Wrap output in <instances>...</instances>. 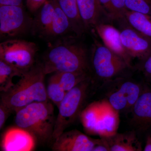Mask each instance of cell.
<instances>
[{
  "label": "cell",
  "instance_id": "cell-1",
  "mask_svg": "<svg viewBox=\"0 0 151 151\" xmlns=\"http://www.w3.org/2000/svg\"><path fill=\"white\" fill-rule=\"evenodd\" d=\"M82 37L72 35L57 39L40 62L46 75L57 72L90 74V50L81 40Z\"/></svg>",
  "mask_w": 151,
  "mask_h": 151
},
{
  "label": "cell",
  "instance_id": "cell-2",
  "mask_svg": "<svg viewBox=\"0 0 151 151\" xmlns=\"http://www.w3.org/2000/svg\"><path fill=\"white\" fill-rule=\"evenodd\" d=\"M45 76L40 63H35L16 84L1 92V103L12 113H16L31 103L49 101L45 84Z\"/></svg>",
  "mask_w": 151,
  "mask_h": 151
},
{
  "label": "cell",
  "instance_id": "cell-3",
  "mask_svg": "<svg viewBox=\"0 0 151 151\" xmlns=\"http://www.w3.org/2000/svg\"><path fill=\"white\" fill-rule=\"evenodd\" d=\"M54 107L49 101L35 102L16 113L17 127L26 130L36 142L45 144L52 139L55 122Z\"/></svg>",
  "mask_w": 151,
  "mask_h": 151
},
{
  "label": "cell",
  "instance_id": "cell-4",
  "mask_svg": "<svg viewBox=\"0 0 151 151\" xmlns=\"http://www.w3.org/2000/svg\"><path fill=\"white\" fill-rule=\"evenodd\" d=\"M91 34L93 42L90 50L89 65L92 81L97 79L103 83L127 76L128 70H133L123 58L105 46L94 30Z\"/></svg>",
  "mask_w": 151,
  "mask_h": 151
},
{
  "label": "cell",
  "instance_id": "cell-5",
  "mask_svg": "<svg viewBox=\"0 0 151 151\" xmlns=\"http://www.w3.org/2000/svg\"><path fill=\"white\" fill-rule=\"evenodd\" d=\"M92 84L90 76L66 93L58 108L52 139L55 140L80 118Z\"/></svg>",
  "mask_w": 151,
  "mask_h": 151
},
{
  "label": "cell",
  "instance_id": "cell-6",
  "mask_svg": "<svg viewBox=\"0 0 151 151\" xmlns=\"http://www.w3.org/2000/svg\"><path fill=\"white\" fill-rule=\"evenodd\" d=\"M144 84L129 76H119L102 84L105 100L119 113L129 114L142 91Z\"/></svg>",
  "mask_w": 151,
  "mask_h": 151
},
{
  "label": "cell",
  "instance_id": "cell-7",
  "mask_svg": "<svg viewBox=\"0 0 151 151\" xmlns=\"http://www.w3.org/2000/svg\"><path fill=\"white\" fill-rule=\"evenodd\" d=\"M37 50V45L32 42L9 39L0 44V59L24 74L35 64Z\"/></svg>",
  "mask_w": 151,
  "mask_h": 151
},
{
  "label": "cell",
  "instance_id": "cell-8",
  "mask_svg": "<svg viewBox=\"0 0 151 151\" xmlns=\"http://www.w3.org/2000/svg\"><path fill=\"white\" fill-rule=\"evenodd\" d=\"M33 22L23 6L0 5L1 39L17 38L31 33Z\"/></svg>",
  "mask_w": 151,
  "mask_h": 151
},
{
  "label": "cell",
  "instance_id": "cell-9",
  "mask_svg": "<svg viewBox=\"0 0 151 151\" xmlns=\"http://www.w3.org/2000/svg\"><path fill=\"white\" fill-rule=\"evenodd\" d=\"M113 24L119 30L123 46L133 60L137 58L142 60L151 52V39L131 27L125 17Z\"/></svg>",
  "mask_w": 151,
  "mask_h": 151
},
{
  "label": "cell",
  "instance_id": "cell-10",
  "mask_svg": "<svg viewBox=\"0 0 151 151\" xmlns=\"http://www.w3.org/2000/svg\"><path fill=\"white\" fill-rule=\"evenodd\" d=\"M130 114V126L138 135L151 130V88L144 84L142 91L132 107Z\"/></svg>",
  "mask_w": 151,
  "mask_h": 151
},
{
  "label": "cell",
  "instance_id": "cell-11",
  "mask_svg": "<svg viewBox=\"0 0 151 151\" xmlns=\"http://www.w3.org/2000/svg\"><path fill=\"white\" fill-rule=\"evenodd\" d=\"M96 139H92L78 130L64 132L55 140L53 151H92Z\"/></svg>",
  "mask_w": 151,
  "mask_h": 151
},
{
  "label": "cell",
  "instance_id": "cell-12",
  "mask_svg": "<svg viewBox=\"0 0 151 151\" xmlns=\"http://www.w3.org/2000/svg\"><path fill=\"white\" fill-rule=\"evenodd\" d=\"M93 30L105 46L123 58L132 70H134L132 58L122 44L119 30L112 23L99 24Z\"/></svg>",
  "mask_w": 151,
  "mask_h": 151
},
{
  "label": "cell",
  "instance_id": "cell-13",
  "mask_svg": "<svg viewBox=\"0 0 151 151\" xmlns=\"http://www.w3.org/2000/svg\"><path fill=\"white\" fill-rule=\"evenodd\" d=\"M36 142L30 133L17 126L5 132L1 142V149L4 151H33L35 148Z\"/></svg>",
  "mask_w": 151,
  "mask_h": 151
},
{
  "label": "cell",
  "instance_id": "cell-14",
  "mask_svg": "<svg viewBox=\"0 0 151 151\" xmlns=\"http://www.w3.org/2000/svg\"><path fill=\"white\" fill-rule=\"evenodd\" d=\"M77 1L80 17L86 32H91L99 24L111 22L99 0H77Z\"/></svg>",
  "mask_w": 151,
  "mask_h": 151
},
{
  "label": "cell",
  "instance_id": "cell-15",
  "mask_svg": "<svg viewBox=\"0 0 151 151\" xmlns=\"http://www.w3.org/2000/svg\"><path fill=\"white\" fill-rule=\"evenodd\" d=\"M119 113L106 100L99 102L95 134L106 137L116 134L119 125Z\"/></svg>",
  "mask_w": 151,
  "mask_h": 151
},
{
  "label": "cell",
  "instance_id": "cell-16",
  "mask_svg": "<svg viewBox=\"0 0 151 151\" xmlns=\"http://www.w3.org/2000/svg\"><path fill=\"white\" fill-rule=\"evenodd\" d=\"M104 137L108 143L110 151H142V143L134 130L116 133Z\"/></svg>",
  "mask_w": 151,
  "mask_h": 151
},
{
  "label": "cell",
  "instance_id": "cell-17",
  "mask_svg": "<svg viewBox=\"0 0 151 151\" xmlns=\"http://www.w3.org/2000/svg\"><path fill=\"white\" fill-rule=\"evenodd\" d=\"M36 12L33 18L31 33L45 38L54 18V0H47Z\"/></svg>",
  "mask_w": 151,
  "mask_h": 151
},
{
  "label": "cell",
  "instance_id": "cell-18",
  "mask_svg": "<svg viewBox=\"0 0 151 151\" xmlns=\"http://www.w3.org/2000/svg\"><path fill=\"white\" fill-rule=\"evenodd\" d=\"M70 20L73 33L82 37L86 32L78 11L77 0H55Z\"/></svg>",
  "mask_w": 151,
  "mask_h": 151
},
{
  "label": "cell",
  "instance_id": "cell-19",
  "mask_svg": "<svg viewBox=\"0 0 151 151\" xmlns=\"http://www.w3.org/2000/svg\"><path fill=\"white\" fill-rule=\"evenodd\" d=\"M54 1V18L45 38L48 39L60 38L65 36V35H66L69 32L74 34L69 19L58 5L55 0Z\"/></svg>",
  "mask_w": 151,
  "mask_h": 151
},
{
  "label": "cell",
  "instance_id": "cell-20",
  "mask_svg": "<svg viewBox=\"0 0 151 151\" xmlns=\"http://www.w3.org/2000/svg\"><path fill=\"white\" fill-rule=\"evenodd\" d=\"M124 17L131 27L151 39V15L127 10Z\"/></svg>",
  "mask_w": 151,
  "mask_h": 151
},
{
  "label": "cell",
  "instance_id": "cell-21",
  "mask_svg": "<svg viewBox=\"0 0 151 151\" xmlns=\"http://www.w3.org/2000/svg\"><path fill=\"white\" fill-rule=\"evenodd\" d=\"M104 12L112 23L124 18L127 11L126 0H99Z\"/></svg>",
  "mask_w": 151,
  "mask_h": 151
},
{
  "label": "cell",
  "instance_id": "cell-22",
  "mask_svg": "<svg viewBox=\"0 0 151 151\" xmlns=\"http://www.w3.org/2000/svg\"><path fill=\"white\" fill-rule=\"evenodd\" d=\"M23 75L19 70L9 63L0 59V91L6 92L14 84L12 80L15 76L21 77Z\"/></svg>",
  "mask_w": 151,
  "mask_h": 151
},
{
  "label": "cell",
  "instance_id": "cell-23",
  "mask_svg": "<svg viewBox=\"0 0 151 151\" xmlns=\"http://www.w3.org/2000/svg\"><path fill=\"white\" fill-rule=\"evenodd\" d=\"M99 111V102L91 103L84 108L80 116L81 123L86 132L95 134Z\"/></svg>",
  "mask_w": 151,
  "mask_h": 151
},
{
  "label": "cell",
  "instance_id": "cell-24",
  "mask_svg": "<svg viewBox=\"0 0 151 151\" xmlns=\"http://www.w3.org/2000/svg\"><path fill=\"white\" fill-rule=\"evenodd\" d=\"M57 76L63 88L67 92L91 76L89 73L57 72Z\"/></svg>",
  "mask_w": 151,
  "mask_h": 151
},
{
  "label": "cell",
  "instance_id": "cell-25",
  "mask_svg": "<svg viewBox=\"0 0 151 151\" xmlns=\"http://www.w3.org/2000/svg\"><path fill=\"white\" fill-rule=\"evenodd\" d=\"M46 89L49 99L53 102L58 108H59L67 92L60 83L56 73H54L49 78Z\"/></svg>",
  "mask_w": 151,
  "mask_h": 151
},
{
  "label": "cell",
  "instance_id": "cell-26",
  "mask_svg": "<svg viewBox=\"0 0 151 151\" xmlns=\"http://www.w3.org/2000/svg\"><path fill=\"white\" fill-rule=\"evenodd\" d=\"M128 10L151 15V0H126Z\"/></svg>",
  "mask_w": 151,
  "mask_h": 151
},
{
  "label": "cell",
  "instance_id": "cell-27",
  "mask_svg": "<svg viewBox=\"0 0 151 151\" xmlns=\"http://www.w3.org/2000/svg\"><path fill=\"white\" fill-rule=\"evenodd\" d=\"M134 69L140 71L148 82L151 78V52L144 59L138 61Z\"/></svg>",
  "mask_w": 151,
  "mask_h": 151
},
{
  "label": "cell",
  "instance_id": "cell-28",
  "mask_svg": "<svg viewBox=\"0 0 151 151\" xmlns=\"http://www.w3.org/2000/svg\"><path fill=\"white\" fill-rule=\"evenodd\" d=\"M47 0H26L28 9L31 13L36 12Z\"/></svg>",
  "mask_w": 151,
  "mask_h": 151
},
{
  "label": "cell",
  "instance_id": "cell-29",
  "mask_svg": "<svg viewBox=\"0 0 151 151\" xmlns=\"http://www.w3.org/2000/svg\"><path fill=\"white\" fill-rule=\"evenodd\" d=\"M12 112L3 103H0V129H1L6 123L8 117Z\"/></svg>",
  "mask_w": 151,
  "mask_h": 151
},
{
  "label": "cell",
  "instance_id": "cell-30",
  "mask_svg": "<svg viewBox=\"0 0 151 151\" xmlns=\"http://www.w3.org/2000/svg\"><path fill=\"white\" fill-rule=\"evenodd\" d=\"M92 151H110L109 146L104 137L96 139V144Z\"/></svg>",
  "mask_w": 151,
  "mask_h": 151
},
{
  "label": "cell",
  "instance_id": "cell-31",
  "mask_svg": "<svg viewBox=\"0 0 151 151\" xmlns=\"http://www.w3.org/2000/svg\"><path fill=\"white\" fill-rule=\"evenodd\" d=\"M24 0H0V5L23 6Z\"/></svg>",
  "mask_w": 151,
  "mask_h": 151
},
{
  "label": "cell",
  "instance_id": "cell-32",
  "mask_svg": "<svg viewBox=\"0 0 151 151\" xmlns=\"http://www.w3.org/2000/svg\"><path fill=\"white\" fill-rule=\"evenodd\" d=\"M143 150L144 151H151V135L147 137L145 145Z\"/></svg>",
  "mask_w": 151,
  "mask_h": 151
},
{
  "label": "cell",
  "instance_id": "cell-33",
  "mask_svg": "<svg viewBox=\"0 0 151 151\" xmlns=\"http://www.w3.org/2000/svg\"><path fill=\"white\" fill-rule=\"evenodd\" d=\"M148 82H149V83H151V78H150V80L148 81Z\"/></svg>",
  "mask_w": 151,
  "mask_h": 151
}]
</instances>
